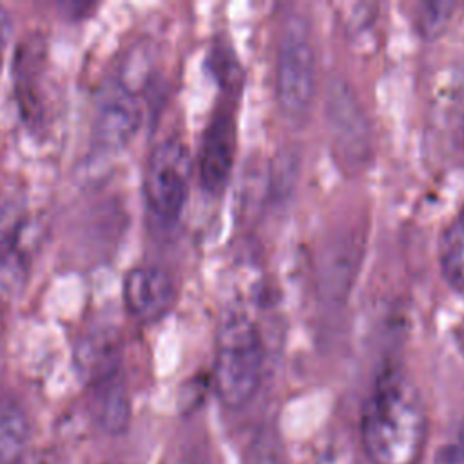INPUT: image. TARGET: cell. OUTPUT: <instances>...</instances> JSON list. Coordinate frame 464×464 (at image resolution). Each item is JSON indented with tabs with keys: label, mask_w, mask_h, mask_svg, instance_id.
Listing matches in <instances>:
<instances>
[{
	"label": "cell",
	"mask_w": 464,
	"mask_h": 464,
	"mask_svg": "<svg viewBox=\"0 0 464 464\" xmlns=\"http://www.w3.org/2000/svg\"><path fill=\"white\" fill-rule=\"evenodd\" d=\"M428 439V413L415 382L384 370L361 415V444L372 464H419Z\"/></svg>",
	"instance_id": "6da1fadb"
},
{
	"label": "cell",
	"mask_w": 464,
	"mask_h": 464,
	"mask_svg": "<svg viewBox=\"0 0 464 464\" xmlns=\"http://www.w3.org/2000/svg\"><path fill=\"white\" fill-rule=\"evenodd\" d=\"M265 364L261 334L245 314L227 315L216 335L214 390L227 408H243L256 395Z\"/></svg>",
	"instance_id": "7a4b0ae2"
},
{
	"label": "cell",
	"mask_w": 464,
	"mask_h": 464,
	"mask_svg": "<svg viewBox=\"0 0 464 464\" xmlns=\"http://www.w3.org/2000/svg\"><path fill=\"white\" fill-rule=\"evenodd\" d=\"M317 60L308 20L292 13L285 18L276 54V92L286 116L303 118L315 94Z\"/></svg>",
	"instance_id": "3957f363"
},
{
	"label": "cell",
	"mask_w": 464,
	"mask_h": 464,
	"mask_svg": "<svg viewBox=\"0 0 464 464\" xmlns=\"http://www.w3.org/2000/svg\"><path fill=\"white\" fill-rule=\"evenodd\" d=\"M192 178V156L178 138L160 141L149 154L143 192L149 208L163 221H174L188 198Z\"/></svg>",
	"instance_id": "277c9868"
},
{
	"label": "cell",
	"mask_w": 464,
	"mask_h": 464,
	"mask_svg": "<svg viewBox=\"0 0 464 464\" xmlns=\"http://www.w3.org/2000/svg\"><path fill=\"white\" fill-rule=\"evenodd\" d=\"M326 118L341 160L352 167L364 165L372 147L370 125L357 98L341 80L330 83Z\"/></svg>",
	"instance_id": "5b68a950"
},
{
	"label": "cell",
	"mask_w": 464,
	"mask_h": 464,
	"mask_svg": "<svg viewBox=\"0 0 464 464\" xmlns=\"http://www.w3.org/2000/svg\"><path fill=\"white\" fill-rule=\"evenodd\" d=\"M141 123L138 94L118 78L102 89L96 103L94 134L105 149H121Z\"/></svg>",
	"instance_id": "8992f818"
},
{
	"label": "cell",
	"mask_w": 464,
	"mask_h": 464,
	"mask_svg": "<svg viewBox=\"0 0 464 464\" xmlns=\"http://www.w3.org/2000/svg\"><path fill=\"white\" fill-rule=\"evenodd\" d=\"M236 118L232 111L221 109L208 121L198 152V174L207 192H219L232 172L236 158Z\"/></svg>",
	"instance_id": "52a82bcc"
},
{
	"label": "cell",
	"mask_w": 464,
	"mask_h": 464,
	"mask_svg": "<svg viewBox=\"0 0 464 464\" xmlns=\"http://www.w3.org/2000/svg\"><path fill=\"white\" fill-rule=\"evenodd\" d=\"M176 299V286L167 270L156 265H138L123 279L127 312L141 323L161 319Z\"/></svg>",
	"instance_id": "ba28073f"
},
{
	"label": "cell",
	"mask_w": 464,
	"mask_h": 464,
	"mask_svg": "<svg viewBox=\"0 0 464 464\" xmlns=\"http://www.w3.org/2000/svg\"><path fill=\"white\" fill-rule=\"evenodd\" d=\"M78 375L94 386L118 375L120 368V341L112 330H96L76 343L72 353Z\"/></svg>",
	"instance_id": "9c48e42d"
},
{
	"label": "cell",
	"mask_w": 464,
	"mask_h": 464,
	"mask_svg": "<svg viewBox=\"0 0 464 464\" xmlns=\"http://www.w3.org/2000/svg\"><path fill=\"white\" fill-rule=\"evenodd\" d=\"M91 390V415L98 428L111 435L125 431L130 420V397L120 373Z\"/></svg>",
	"instance_id": "30bf717a"
},
{
	"label": "cell",
	"mask_w": 464,
	"mask_h": 464,
	"mask_svg": "<svg viewBox=\"0 0 464 464\" xmlns=\"http://www.w3.org/2000/svg\"><path fill=\"white\" fill-rule=\"evenodd\" d=\"M29 435L27 411L11 399H0V464H14L27 451Z\"/></svg>",
	"instance_id": "8fae6325"
},
{
	"label": "cell",
	"mask_w": 464,
	"mask_h": 464,
	"mask_svg": "<svg viewBox=\"0 0 464 464\" xmlns=\"http://www.w3.org/2000/svg\"><path fill=\"white\" fill-rule=\"evenodd\" d=\"M439 265L444 281L464 297V212L455 216L439 237Z\"/></svg>",
	"instance_id": "7c38bea8"
},
{
	"label": "cell",
	"mask_w": 464,
	"mask_h": 464,
	"mask_svg": "<svg viewBox=\"0 0 464 464\" xmlns=\"http://www.w3.org/2000/svg\"><path fill=\"white\" fill-rule=\"evenodd\" d=\"M453 4L448 2H433L424 4L422 11L419 13V27L426 36L437 34L440 29H444L446 22L451 16Z\"/></svg>",
	"instance_id": "4fadbf2b"
},
{
	"label": "cell",
	"mask_w": 464,
	"mask_h": 464,
	"mask_svg": "<svg viewBox=\"0 0 464 464\" xmlns=\"http://www.w3.org/2000/svg\"><path fill=\"white\" fill-rule=\"evenodd\" d=\"M314 464H359L355 453L344 446H328L319 453Z\"/></svg>",
	"instance_id": "5bb4252c"
},
{
	"label": "cell",
	"mask_w": 464,
	"mask_h": 464,
	"mask_svg": "<svg viewBox=\"0 0 464 464\" xmlns=\"http://www.w3.org/2000/svg\"><path fill=\"white\" fill-rule=\"evenodd\" d=\"M14 464H58L56 457L45 451H25Z\"/></svg>",
	"instance_id": "9a60e30c"
},
{
	"label": "cell",
	"mask_w": 464,
	"mask_h": 464,
	"mask_svg": "<svg viewBox=\"0 0 464 464\" xmlns=\"http://www.w3.org/2000/svg\"><path fill=\"white\" fill-rule=\"evenodd\" d=\"M9 34H11V16L7 9L0 5V65H2V56L9 40Z\"/></svg>",
	"instance_id": "2e32d148"
},
{
	"label": "cell",
	"mask_w": 464,
	"mask_h": 464,
	"mask_svg": "<svg viewBox=\"0 0 464 464\" xmlns=\"http://www.w3.org/2000/svg\"><path fill=\"white\" fill-rule=\"evenodd\" d=\"M185 464H198V462H185Z\"/></svg>",
	"instance_id": "e0dca14e"
}]
</instances>
